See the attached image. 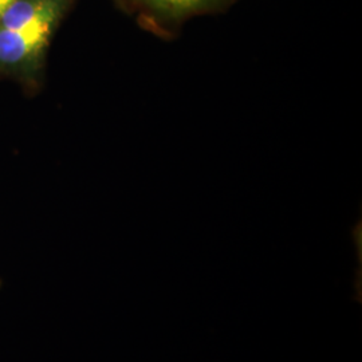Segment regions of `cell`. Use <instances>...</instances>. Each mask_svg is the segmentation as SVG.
Masks as SVG:
<instances>
[{
  "instance_id": "6da1fadb",
  "label": "cell",
  "mask_w": 362,
  "mask_h": 362,
  "mask_svg": "<svg viewBox=\"0 0 362 362\" xmlns=\"http://www.w3.org/2000/svg\"><path fill=\"white\" fill-rule=\"evenodd\" d=\"M76 0H16L0 19V79L42 90L52 38Z\"/></svg>"
},
{
  "instance_id": "7a4b0ae2",
  "label": "cell",
  "mask_w": 362,
  "mask_h": 362,
  "mask_svg": "<svg viewBox=\"0 0 362 362\" xmlns=\"http://www.w3.org/2000/svg\"><path fill=\"white\" fill-rule=\"evenodd\" d=\"M141 26L161 38H172L181 26L204 13H215L231 0H125Z\"/></svg>"
},
{
  "instance_id": "3957f363",
  "label": "cell",
  "mask_w": 362,
  "mask_h": 362,
  "mask_svg": "<svg viewBox=\"0 0 362 362\" xmlns=\"http://www.w3.org/2000/svg\"><path fill=\"white\" fill-rule=\"evenodd\" d=\"M16 0H0V19Z\"/></svg>"
},
{
  "instance_id": "277c9868",
  "label": "cell",
  "mask_w": 362,
  "mask_h": 362,
  "mask_svg": "<svg viewBox=\"0 0 362 362\" xmlns=\"http://www.w3.org/2000/svg\"><path fill=\"white\" fill-rule=\"evenodd\" d=\"M0 288H1V279H0Z\"/></svg>"
}]
</instances>
